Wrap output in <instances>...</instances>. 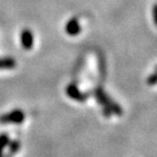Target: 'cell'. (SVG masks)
Here are the masks:
<instances>
[{
    "mask_svg": "<svg viewBox=\"0 0 157 157\" xmlns=\"http://www.w3.org/2000/svg\"><path fill=\"white\" fill-rule=\"evenodd\" d=\"M9 135L8 133H1L0 134V157L3 156V150L5 149V147H7L9 143Z\"/></svg>",
    "mask_w": 157,
    "mask_h": 157,
    "instance_id": "cell-8",
    "label": "cell"
},
{
    "mask_svg": "<svg viewBox=\"0 0 157 157\" xmlns=\"http://www.w3.org/2000/svg\"><path fill=\"white\" fill-rule=\"evenodd\" d=\"M16 66V62L13 58L5 57L0 58V69H12Z\"/></svg>",
    "mask_w": 157,
    "mask_h": 157,
    "instance_id": "cell-7",
    "label": "cell"
},
{
    "mask_svg": "<svg viewBox=\"0 0 157 157\" xmlns=\"http://www.w3.org/2000/svg\"><path fill=\"white\" fill-rule=\"evenodd\" d=\"M65 31L70 36H76L80 33V25L78 19L76 17L71 18L70 21L66 23Z\"/></svg>",
    "mask_w": 157,
    "mask_h": 157,
    "instance_id": "cell-5",
    "label": "cell"
},
{
    "mask_svg": "<svg viewBox=\"0 0 157 157\" xmlns=\"http://www.w3.org/2000/svg\"><path fill=\"white\" fill-rule=\"evenodd\" d=\"M147 83H148L149 85H154L157 83V68H156V71L148 77V79H147Z\"/></svg>",
    "mask_w": 157,
    "mask_h": 157,
    "instance_id": "cell-9",
    "label": "cell"
},
{
    "mask_svg": "<svg viewBox=\"0 0 157 157\" xmlns=\"http://www.w3.org/2000/svg\"><path fill=\"white\" fill-rule=\"evenodd\" d=\"M21 45L25 50H31L34 45V36L33 33L28 29H25L21 34Z\"/></svg>",
    "mask_w": 157,
    "mask_h": 157,
    "instance_id": "cell-4",
    "label": "cell"
},
{
    "mask_svg": "<svg viewBox=\"0 0 157 157\" xmlns=\"http://www.w3.org/2000/svg\"><path fill=\"white\" fill-rule=\"evenodd\" d=\"M8 152L6 153L5 155H3L2 157H13L17 151L21 148V142L18 141V140H13V141H9L8 143Z\"/></svg>",
    "mask_w": 157,
    "mask_h": 157,
    "instance_id": "cell-6",
    "label": "cell"
},
{
    "mask_svg": "<svg viewBox=\"0 0 157 157\" xmlns=\"http://www.w3.org/2000/svg\"><path fill=\"white\" fill-rule=\"evenodd\" d=\"M66 93L70 98L74 99L76 101L83 102L88 98L87 93H83L78 89V87L75 84H69L66 87Z\"/></svg>",
    "mask_w": 157,
    "mask_h": 157,
    "instance_id": "cell-3",
    "label": "cell"
},
{
    "mask_svg": "<svg viewBox=\"0 0 157 157\" xmlns=\"http://www.w3.org/2000/svg\"><path fill=\"white\" fill-rule=\"evenodd\" d=\"M25 115L21 109H13L7 113L0 116L1 124H21L25 121Z\"/></svg>",
    "mask_w": 157,
    "mask_h": 157,
    "instance_id": "cell-2",
    "label": "cell"
},
{
    "mask_svg": "<svg viewBox=\"0 0 157 157\" xmlns=\"http://www.w3.org/2000/svg\"><path fill=\"white\" fill-rule=\"evenodd\" d=\"M153 19H154L155 25H157V4L153 6Z\"/></svg>",
    "mask_w": 157,
    "mask_h": 157,
    "instance_id": "cell-10",
    "label": "cell"
},
{
    "mask_svg": "<svg viewBox=\"0 0 157 157\" xmlns=\"http://www.w3.org/2000/svg\"><path fill=\"white\" fill-rule=\"evenodd\" d=\"M94 96L98 99V103L103 108V113L106 117H109L113 113L117 116L123 115V109L116 101H113L106 92L101 88H96L94 90Z\"/></svg>",
    "mask_w": 157,
    "mask_h": 157,
    "instance_id": "cell-1",
    "label": "cell"
}]
</instances>
